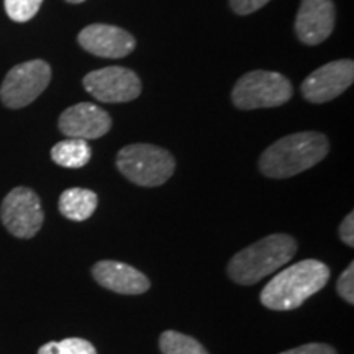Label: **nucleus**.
I'll return each instance as SVG.
<instances>
[{
	"mask_svg": "<svg viewBox=\"0 0 354 354\" xmlns=\"http://www.w3.org/2000/svg\"><path fill=\"white\" fill-rule=\"evenodd\" d=\"M279 354H338L331 344L326 343H308L302 346L289 349V351H282Z\"/></svg>",
	"mask_w": 354,
	"mask_h": 354,
	"instance_id": "obj_20",
	"label": "nucleus"
},
{
	"mask_svg": "<svg viewBox=\"0 0 354 354\" xmlns=\"http://www.w3.org/2000/svg\"><path fill=\"white\" fill-rule=\"evenodd\" d=\"M328 151L330 143L322 133H294L277 140L261 154L259 171L266 177L287 179L322 162Z\"/></svg>",
	"mask_w": 354,
	"mask_h": 354,
	"instance_id": "obj_2",
	"label": "nucleus"
},
{
	"mask_svg": "<svg viewBox=\"0 0 354 354\" xmlns=\"http://www.w3.org/2000/svg\"><path fill=\"white\" fill-rule=\"evenodd\" d=\"M57 127L68 138L88 141L107 135L112 128V118L104 109L88 102H81L61 113Z\"/></svg>",
	"mask_w": 354,
	"mask_h": 354,
	"instance_id": "obj_10",
	"label": "nucleus"
},
{
	"mask_svg": "<svg viewBox=\"0 0 354 354\" xmlns=\"http://www.w3.org/2000/svg\"><path fill=\"white\" fill-rule=\"evenodd\" d=\"M82 84L88 94L105 104H123L141 94V81L136 73L120 66L92 71L86 74Z\"/></svg>",
	"mask_w": 354,
	"mask_h": 354,
	"instance_id": "obj_8",
	"label": "nucleus"
},
{
	"mask_svg": "<svg viewBox=\"0 0 354 354\" xmlns=\"http://www.w3.org/2000/svg\"><path fill=\"white\" fill-rule=\"evenodd\" d=\"M117 167L133 184L141 187H158L174 174L176 159L167 149L156 145L135 143L118 151Z\"/></svg>",
	"mask_w": 354,
	"mask_h": 354,
	"instance_id": "obj_4",
	"label": "nucleus"
},
{
	"mask_svg": "<svg viewBox=\"0 0 354 354\" xmlns=\"http://www.w3.org/2000/svg\"><path fill=\"white\" fill-rule=\"evenodd\" d=\"M0 218L3 227L13 236L30 240L43 227L41 201L28 187H15L7 194L0 207Z\"/></svg>",
	"mask_w": 354,
	"mask_h": 354,
	"instance_id": "obj_7",
	"label": "nucleus"
},
{
	"mask_svg": "<svg viewBox=\"0 0 354 354\" xmlns=\"http://www.w3.org/2000/svg\"><path fill=\"white\" fill-rule=\"evenodd\" d=\"M92 277L104 289L123 295L145 294L151 287V282L143 272L120 261H99L92 268Z\"/></svg>",
	"mask_w": 354,
	"mask_h": 354,
	"instance_id": "obj_13",
	"label": "nucleus"
},
{
	"mask_svg": "<svg viewBox=\"0 0 354 354\" xmlns=\"http://www.w3.org/2000/svg\"><path fill=\"white\" fill-rule=\"evenodd\" d=\"M354 81V63L339 59L313 71L302 84V95L312 104H325L342 95Z\"/></svg>",
	"mask_w": 354,
	"mask_h": 354,
	"instance_id": "obj_9",
	"label": "nucleus"
},
{
	"mask_svg": "<svg viewBox=\"0 0 354 354\" xmlns=\"http://www.w3.org/2000/svg\"><path fill=\"white\" fill-rule=\"evenodd\" d=\"M336 290H338V295L342 297L344 302L349 305L354 304V264L351 263L344 269L342 276H339L338 282H336Z\"/></svg>",
	"mask_w": 354,
	"mask_h": 354,
	"instance_id": "obj_19",
	"label": "nucleus"
},
{
	"mask_svg": "<svg viewBox=\"0 0 354 354\" xmlns=\"http://www.w3.org/2000/svg\"><path fill=\"white\" fill-rule=\"evenodd\" d=\"M79 44L91 55L118 59L125 57L135 50L136 41L133 35L113 25L94 24L88 25L79 33Z\"/></svg>",
	"mask_w": 354,
	"mask_h": 354,
	"instance_id": "obj_11",
	"label": "nucleus"
},
{
	"mask_svg": "<svg viewBox=\"0 0 354 354\" xmlns=\"http://www.w3.org/2000/svg\"><path fill=\"white\" fill-rule=\"evenodd\" d=\"M69 3H82V2H86V0H68Z\"/></svg>",
	"mask_w": 354,
	"mask_h": 354,
	"instance_id": "obj_23",
	"label": "nucleus"
},
{
	"mask_svg": "<svg viewBox=\"0 0 354 354\" xmlns=\"http://www.w3.org/2000/svg\"><path fill=\"white\" fill-rule=\"evenodd\" d=\"M333 28V0H302L295 19V33L300 41L308 46H315L325 41Z\"/></svg>",
	"mask_w": 354,
	"mask_h": 354,
	"instance_id": "obj_12",
	"label": "nucleus"
},
{
	"mask_svg": "<svg viewBox=\"0 0 354 354\" xmlns=\"http://www.w3.org/2000/svg\"><path fill=\"white\" fill-rule=\"evenodd\" d=\"M330 268L318 259H304L282 269L264 289L259 300L266 308L289 312L320 292L330 281Z\"/></svg>",
	"mask_w": 354,
	"mask_h": 354,
	"instance_id": "obj_1",
	"label": "nucleus"
},
{
	"mask_svg": "<svg viewBox=\"0 0 354 354\" xmlns=\"http://www.w3.org/2000/svg\"><path fill=\"white\" fill-rule=\"evenodd\" d=\"M290 97L289 79L272 71H251L238 79L232 92L233 104L241 110L281 107Z\"/></svg>",
	"mask_w": 354,
	"mask_h": 354,
	"instance_id": "obj_5",
	"label": "nucleus"
},
{
	"mask_svg": "<svg viewBox=\"0 0 354 354\" xmlns=\"http://www.w3.org/2000/svg\"><path fill=\"white\" fill-rule=\"evenodd\" d=\"M92 149L86 140L68 138L53 146L51 159L66 169H81L91 161Z\"/></svg>",
	"mask_w": 354,
	"mask_h": 354,
	"instance_id": "obj_15",
	"label": "nucleus"
},
{
	"mask_svg": "<svg viewBox=\"0 0 354 354\" xmlns=\"http://www.w3.org/2000/svg\"><path fill=\"white\" fill-rule=\"evenodd\" d=\"M6 12L13 21L25 24L37 15L43 0H6Z\"/></svg>",
	"mask_w": 354,
	"mask_h": 354,
	"instance_id": "obj_18",
	"label": "nucleus"
},
{
	"mask_svg": "<svg viewBox=\"0 0 354 354\" xmlns=\"http://www.w3.org/2000/svg\"><path fill=\"white\" fill-rule=\"evenodd\" d=\"M97 205H99V197L94 190L82 187L64 190L57 203L61 215L73 221H86L91 218L97 210Z\"/></svg>",
	"mask_w": 354,
	"mask_h": 354,
	"instance_id": "obj_14",
	"label": "nucleus"
},
{
	"mask_svg": "<svg viewBox=\"0 0 354 354\" xmlns=\"http://www.w3.org/2000/svg\"><path fill=\"white\" fill-rule=\"evenodd\" d=\"M339 238L344 245L353 248L354 246V214L349 212V214L344 216V220L339 225Z\"/></svg>",
	"mask_w": 354,
	"mask_h": 354,
	"instance_id": "obj_22",
	"label": "nucleus"
},
{
	"mask_svg": "<svg viewBox=\"0 0 354 354\" xmlns=\"http://www.w3.org/2000/svg\"><path fill=\"white\" fill-rule=\"evenodd\" d=\"M159 349L162 354H209L205 348L192 336L167 330L159 336Z\"/></svg>",
	"mask_w": 354,
	"mask_h": 354,
	"instance_id": "obj_16",
	"label": "nucleus"
},
{
	"mask_svg": "<svg viewBox=\"0 0 354 354\" xmlns=\"http://www.w3.org/2000/svg\"><path fill=\"white\" fill-rule=\"evenodd\" d=\"M297 241L286 233H274L246 246L230 259L227 272L240 286H253L290 263Z\"/></svg>",
	"mask_w": 354,
	"mask_h": 354,
	"instance_id": "obj_3",
	"label": "nucleus"
},
{
	"mask_svg": "<svg viewBox=\"0 0 354 354\" xmlns=\"http://www.w3.org/2000/svg\"><path fill=\"white\" fill-rule=\"evenodd\" d=\"M38 354H97L94 344L82 338H66L50 342L38 349Z\"/></svg>",
	"mask_w": 354,
	"mask_h": 354,
	"instance_id": "obj_17",
	"label": "nucleus"
},
{
	"mask_svg": "<svg viewBox=\"0 0 354 354\" xmlns=\"http://www.w3.org/2000/svg\"><path fill=\"white\" fill-rule=\"evenodd\" d=\"M50 81L51 68L46 61L33 59L17 64L3 79L0 99L8 109H24L43 94Z\"/></svg>",
	"mask_w": 354,
	"mask_h": 354,
	"instance_id": "obj_6",
	"label": "nucleus"
},
{
	"mask_svg": "<svg viewBox=\"0 0 354 354\" xmlns=\"http://www.w3.org/2000/svg\"><path fill=\"white\" fill-rule=\"evenodd\" d=\"M269 0H230L233 12L238 15H250L259 8H263Z\"/></svg>",
	"mask_w": 354,
	"mask_h": 354,
	"instance_id": "obj_21",
	"label": "nucleus"
}]
</instances>
